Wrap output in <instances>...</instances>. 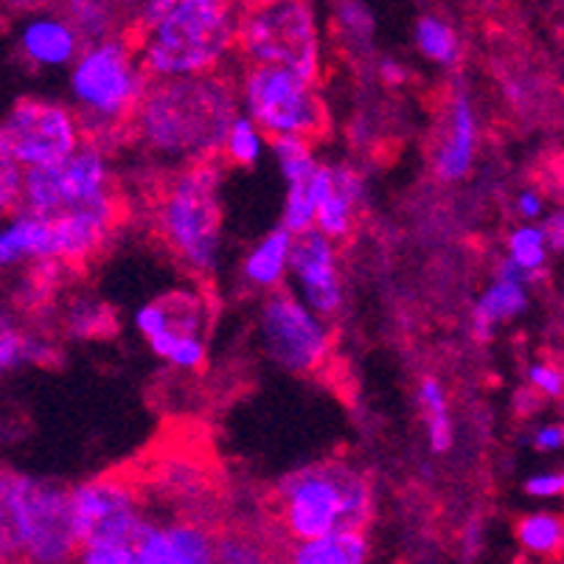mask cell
I'll list each match as a JSON object with an SVG mask.
<instances>
[{
	"label": "cell",
	"instance_id": "obj_29",
	"mask_svg": "<svg viewBox=\"0 0 564 564\" xmlns=\"http://www.w3.org/2000/svg\"><path fill=\"white\" fill-rule=\"evenodd\" d=\"M214 564H286L275 542L248 531L217 533V558Z\"/></svg>",
	"mask_w": 564,
	"mask_h": 564
},
{
	"label": "cell",
	"instance_id": "obj_4",
	"mask_svg": "<svg viewBox=\"0 0 564 564\" xmlns=\"http://www.w3.org/2000/svg\"><path fill=\"white\" fill-rule=\"evenodd\" d=\"M273 511L286 545L340 531H366L373 517L371 478L346 460L304 466L281 480Z\"/></svg>",
	"mask_w": 564,
	"mask_h": 564
},
{
	"label": "cell",
	"instance_id": "obj_25",
	"mask_svg": "<svg viewBox=\"0 0 564 564\" xmlns=\"http://www.w3.org/2000/svg\"><path fill=\"white\" fill-rule=\"evenodd\" d=\"M415 402H419V413H422L424 419V433H427L430 449H433L435 455L449 453L455 444V427L444 382H441L438 377H430V373L419 379Z\"/></svg>",
	"mask_w": 564,
	"mask_h": 564
},
{
	"label": "cell",
	"instance_id": "obj_30",
	"mask_svg": "<svg viewBox=\"0 0 564 564\" xmlns=\"http://www.w3.org/2000/svg\"><path fill=\"white\" fill-rule=\"evenodd\" d=\"M517 542L522 551L533 556H558L564 542L562 517L547 509L528 511L517 522Z\"/></svg>",
	"mask_w": 564,
	"mask_h": 564
},
{
	"label": "cell",
	"instance_id": "obj_36",
	"mask_svg": "<svg viewBox=\"0 0 564 564\" xmlns=\"http://www.w3.org/2000/svg\"><path fill=\"white\" fill-rule=\"evenodd\" d=\"M135 536H132V540H135ZM132 540L96 542V545L79 547L74 564H132Z\"/></svg>",
	"mask_w": 564,
	"mask_h": 564
},
{
	"label": "cell",
	"instance_id": "obj_3",
	"mask_svg": "<svg viewBox=\"0 0 564 564\" xmlns=\"http://www.w3.org/2000/svg\"><path fill=\"white\" fill-rule=\"evenodd\" d=\"M239 7L228 0H147L132 14V48L150 82L223 74L236 54Z\"/></svg>",
	"mask_w": 564,
	"mask_h": 564
},
{
	"label": "cell",
	"instance_id": "obj_19",
	"mask_svg": "<svg viewBox=\"0 0 564 564\" xmlns=\"http://www.w3.org/2000/svg\"><path fill=\"white\" fill-rule=\"evenodd\" d=\"M45 264H56V242L51 225L23 208L0 219V273H12L20 267L34 270Z\"/></svg>",
	"mask_w": 564,
	"mask_h": 564
},
{
	"label": "cell",
	"instance_id": "obj_11",
	"mask_svg": "<svg viewBox=\"0 0 564 564\" xmlns=\"http://www.w3.org/2000/svg\"><path fill=\"white\" fill-rule=\"evenodd\" d=\"M135 332L174 371H199L208 360V306L194 292H169L135 310Z\"/></svg>",
	"mask_w": 564,
	"mask_h": 564
},
{
	"label": "cell",
	"instance_id": "obj_22",
	"mask_svg": "<svg viewBox=\"0 0 564 564\" xmlns=\"http://www.w3.org/2000/svg\"><path fill=\"white\" fill-rule=\"evenodd\" d=\"M286 564H368L371 540L366 531H340L317 540L292 542L284 551Z\"/></svg>",
	"mask_w": 564,
	"mask_h": 564
},
{
	"label": "cell",
	"instance_id": "obj_20",
	"mask_svg": "<svg viewBox=\"0 0 564 564\" xmlns=\"http://www.w3.org/2000/svg\"><path fill=\"white\" fill-rule=\"evenodd\" d=\"M528 281L520 273H514L506 261H500L495 270V279L489 281L484 292L475 301L471 310V329L478 337H491L500 326L517 321L531 306V292Z\"/></svg>",
	"mask_w": 564,
	"mask_h": 564
},
{
	"label": "cell",
	"instance_id": "obj_5",
	"mask_svg": "<svg viewBox=\"0 0 564 564\" xmlns=\"http://www.w3.org/2000/svg\"><path fill=\"white\" fill-rule=\"evenodd\" d=\"M155 230L194 279H212L223 261V166L169 172L155 197Z\"/></svg>",
	"mask_w": 564,
	"mask_h": 564
},
{
	"label": "cell",
	"instance_id": "obj_16",
	"mask_svg": "<svg viewBox=\"0 0 564 564\" xmlns=\"http://www.w3.org/2000/svg\"><path fill=\"white\" fill-rule=\"evenodd\" d=\"M217 531L192 514L155 517L132 540V564H214Z\"/></svg>",
	"mask_w": 564,
	"mask_h": 564
},
{
	"label": "cell",
	"instance_id": "obj_26",
	"mask_svg": "<svg viewBox=\"0 0 564 564\" xmlns=\"http://www.w3.org/2000/svg\"><path fill=\"white\" fill-rule=\"evenodd\" d=\"M506 264L520 273L528 284H536V281L545 275L547 261H551V248L545 242V234H542L540 225H517L506 236Z\"/></svg>",
	"mask_w": 564,
	"mask_h": 564
},
{
	"label": "cell",
	"instance_id": "obj_33",
	"mask_svg": "<svg viewBox=\"0 0 564 564\" xmlns=\"http://www.w3.org/2000/svg\"><path fill=\"white\" fill-rule=\"evenodd\" d=\"M112 321L110 310L96 301H79L68 310V332L76 337H101L110 335Z\"/></svg>",
	"mask_w": 564,
	"mask_h": 564
},
{
	"label": "cell",
	"instance_id": "obj_1",
	"mask_svg": "<svg viewBox=\"0 0 564 564\" xmlns=\"http://www.w3.org/2000/svg\"><path fill=\"white\" fill-rule=\"evenodd\" d=\"M54 230L56 264L82 267L101 253L121 219L116 169L107 147L85 141L63 163L23 172L20 205Z\"/></svg>",
	"mask_w": 564,
	"mask_h": 564
},
{
	"label": "cell",
	"instance_id": "obj_34",
	"mask_svg": "<svg viewBox=\"0 0 564 564\" xmlns=\"http://www.w3.org/2000/svg\"><path fill=\"white\" fill-rule=\"evenodd\" d=\"M20 186H23V169L14 163L12 152L0 138V219L18 212L20 205Z\"/></svg>",
	"mask_w": 564,
	"mask_h": 564
},
{
	"label": "cell",
	"instance_id": "obj_37",
	"mask_svg": "<svg viewBox=\"0 0 564 564\" xmlns=\"http://www.w3.org/2000/svg\"><path fill=\"white\" fill-rule=\"evenodd\" d=\"M522 489H525V495L533 497V500H556L564 491V475L558 469L533 471V475L525 478Z\"/></svg>",
	"mask_w": 564,
	"mask_h": 564
},
{
	"label": "cell",
	"instance_id": "obj_28",
	"mask_svg": "<svg viewBox=\"0 0 564 564\" xmlns=\"http://www.w3.org/2000/svg\"><path fill=\"white\" fill-rule=\"evenodd\" d=\"M63 14L68 18V23L74 25L85 45L121 37V9L110 7V3L79 0V3H68Z\"/></svg>",
	"mask_w": 564,
	"mask_h": 564
},
{
	"label": "cell",
	"instance_id": "obj_39",
	"mask_svg": "<svg viewBox=\"0 0 564 564\" xmlns=\"http://www.w3.org/2000/svg\"><path fill=\"white\" fill-rule=\"evenodd\" d=\"M0 558L7 564H18L9 531V471L0 469Z\"/></svg>",
	"mask_w": 564,
	"mask_h": 564
},
{
	"label": "cell",
	"instance_id": "obj_24",
	"mask_svg": "<svg viewBox=\"0 0 564 564\" xmlns=\"http://www.w3.org/2000/svg\"><path fill=\"white\" fill-rule=\"evenodd\" d=\"M415 51L438 65V68H455L464 59V37L449 18L438 12H424L413 23Z\"/></svg>",
	"mask_w": 564,
	"mask_h": 564
},
{
	"label": "cell",
	"instance_id": "obj_32",
	"mask_svg": "<svg viewBox=\"0 0 564 564\" xmlns=\"http://www.w3.org/2000/svg\"><path fill=\"white\" fill-rule=\"evenodd\" d=\"M267 152H273L275 166H279L286 186L310 183L321 166L315 155V143L299 141V138H275V141H270Z\"/></svg>",
	"mask_w": 564,
	"mask_h": 564
},
{
	"label": "cell",
	"instance_id": "obj_38",
	"mask_svg": "<svg viewBox=\"0 0 564 564\" xmlns=\"http://www.w3.org/2000/svg\"><path fill=\"white\" fill-rule=\"evenodd\" d=\"M514 208H517V217L522 219V225H540L542 219L547 217V197L545 192L540 188H522L514 199Z\"/></svg>",
	"mask_w": 564,
	"mask_h": 564
},
{
	"label": "cell",
	"instance_id": "obj_12",
	"mask_svg": "<svg viewBox=\"0 0 564 564\" xmlns=\"http://www.w3.org/2000/svg\"><path fill=\"white\" fill-rule=\"evenodd\" d=\"M0 138L23 172L56 166L85 143V132L70 105L40 96L14 101L0 121Z\"/></svg>",
	"mask_w": 564,
	"mask_h": 564
},
{
	"label": "cell",
	"instance_id": "obj_10",
	"mask_svg": "<svg viewBox=\"0 0 564 564\" xmlns=\"http://www.w3.org/2000/svg\"><path fill=\"white\" fill-rule=\"evenodd\" d=\"M256 326L267 360L292 377L321 373L335 354L332 323L306 310L290 290L264 295Z\"/></svg>",
	"mask_w": 564,
	"mask_h": 564
},
{
	"label": "cell",
	"instance_id": "obj_7",
	"mask_svg": "<svg viewBox=\"0 0 564 564\" xmlns=\"http://www.w3.org/2000/svg\"><path fill=\"white\" fill-rule=\"evenodd\" d=\"M236 54L245 65L284 68L321 82L326 32L317 9L304 0H261L239 7Z\"/></svg>",
	"mask_w": 564,
	"mask_h": 564
},
{
	"label": "cell",
	"instance_id": "obj_41",
	"mask_svg": "<svg viewBox=\"0 0 564 564\" xmlns=\"http://www.w3.org/2000/svg\"><path fill=\"white\" fill-rule=\"evenodd\" d=\"M540 228H542V234H545V242H547V248H551V253H558V250H562V245H564V217H562V212L547 214V217L540 223Z\"/></svg>",
	"mask_w": 564,
	"mask_h": 564
},
{
	"label": "cell",
	"instance_id": "obj_40",
	"mask_svg": "<svg viewBox=\"0 0 564 564\" xmlns=\"http://www.w3.org/2000/svg\"><path fill=\"white\" fill-rule=\"evenodd\" d=\"M531 444H533V449H536V453H545V455L558 453V449H562V444H564V427L558 422L540 424V427L533 430Z\"/></svg>",
	"mask_w": 564,
	"mask_h": 564
},
{
	"label": "cell",
	"instance_id": "obj_8",
	"mask_svg": "<svg viewBox=\"0 0 564 564\" xmlns=\"http://www.w3.org/2000/svg\"><path fill=\"white\" fill-rule=\"evenodd\" d=\"M9 531L18 564H74L79 542L70 520V489L9 475Z\"/></svg>",
	"mask_w": 564,
	"mask_h": 564
},
{
	"label": "cell",
	"instance_id": "obj_23",
	"mask_svg": "<svg viewBox=\"0 0 564 564\" xmlns=\"http://www.w3.org/2000/svg\"><path fill=\"white\" fill-rule=\"evenodd\" d=\"M51 354L45 337L32 335L18 310L0 301V379L32 362H43Z\"/></svg>",
	"mask_w": 564,
	"mask_h": 564
},
{
	"label": "cell",
	"instance_id": "obj_42",
	"mask_svg": "<svg viewBox=\"0 0 564 564\" xmlns=\"http://www.w3.org/2000/svg\"><path fill=\"white\" fill-rule=\"evenodd\" d=\"M377 74H379V79L384 82V85H391V87L404 85V82L410 79V70L404 68L399 59H382V63L377 65Z\"/></svg>",
	"mask_w": 564,
	"mask_h": 564
},
{
	"label": "cell",
	"instance_id": "obj_2",
	"mask_svg": "<svg viewBox=\"0 0 564 564\" xmlns=\"http://www.w3.org/2000/svg\"><path fill=\"white\" fill-rule=\"evenodd\" d=\"M239 116V90L228 74L150 82L127 135L169 172L217 163L225 132Z\"/></svg>",
	"mask_w": 564,
	"mask_h": 564
},
{
	"label": "cell",
	"instance_id": "obj_18",
	"mask_svg": "<svg viewBox=\"0 0 564 564\" xmlns=\"http://www.w3.org/2000/svg\"><path fill=\"white\" fill-rule=\"evenodd\" d=\"M18 48L32 68H70L85 43L63 12L34 14L18 32Z\"/></svg>",
	"mask_w": 564,
	"mask_h": 564
},
{
	"label": "cell",
	"instance_id": "obj_27",
	"mask_svg": "<svg viewBox=\"0 0 564 564\" xmlns=\"http://www.w3.org/2000/svg\"><path fill=\"white\" fill-rule=\"evenodd\" d=\"M332 25H335L337 43H340L348 54L371 56L377 20H373V12L366 3H357V0L337 3L335 14H332Z\"/></svg>",
	"mask_w": 564,
	"mask_h": 564
},
{
	"label": "cell",
	"instance_id": "obj_13",
	"mask_svg": "<svg viewBox=\"0 0 564 564\" xmlns=\"http://www.w3.org/2000/svg\"><path fill=\"white\" fill-rule=\"evenodd\" d=\"M150 514L147 497L124 475H101L70 489V520L79 547L132 540Z\"/></svg>",
	"mask_w": 564,
	"mask_h": 564
},
{
	"label": "cell",
	"instance_id": "obj_6",
	"mask_svg": "<svg viewBox=\"0 0 564 564\" xmlns=\"http://www.w3.org/2000/svg\"><path fill=\"white\" fill-rule=\"evenodd\" d=\"M70 110L79 118L85 141L105 147L107 138L127 132L141 105L150 76L143 74L130 37L85 45L70 65Z\"/></svg>",
	"mask_w": 564,
	"mask_h": 564
},
{
	"label": "cell",
	"instance_id": "obj_15",
	"mask_svg": "<svg viewBox=\"0 0 564 564\" xmlns=\"http://www.w3.org/2000/svg\"><path fill=\"white\" fill-rule=\"evenodd\" d=\"M480 152V112L464 85H455L444 99L430 143V166L441 183L469 177Z\"/></svg>",
	"mask_w": 564,
	"mask_h": 564
},
{
	"label": "cell",
	"instance_id": "obj_9",
	"mask_svg": "<svg viewBox=\"0 0 564 564\" xmlns=\"http://www.w3.org/2000/svg\"><path fill=\"white\" fill-rule=\"evenodd\" d=\"M236 90L239 112L264 132L267 141L299 138L315 143L329 130V110L317 82L292 70L245 65L242 82L236 85Z\"/></svg>",
	"mask_w": 564,
	"mask_h": 564
},
{
	"label": "cell",
	"instance_id": "obj_35",
	"mask_svg": "<svg viewBox=\"0 0 564 564\" xmlns=\"http://www.w3.org/2000/svg\"><path fill=\"white\" fill-rule=\"evenodd\" d=\"M525 382L531 388V397H542V399H562L564 393V373L556 362L547 360H536L528 366L525 371Z\"/></svg>",
	"mask_w": 564,
	"mask_h": 564
},
{
	"label": "cell",
	"instance_id": "obj_31",
	"mask_svg": "<svg viewBox=\"0 0 564 564\" xmlns=\"http://www.w3.org/2000/svg\"><path fill=\"white\" fill-rule=\"evenodd\" d=\"M267 141L264 132L250 121L248 116H239L230 121L228 132H225V141H223V150H219V161H225L228 166H239V169H253L256 163L264 158Z\"/></svg>",
	"mask_w": 564,
	"mask_h": 564
},
{
	"label": "cell",
	"instance_id": "obj_17",
	"mask_svg": "<svg viewBox=\"0 0 564 564\" xmlns=\"http://www.w3.org/2000/svg\"><path fill=\"white\" fill-rule=\"evenodd\" d=\"M368 197L366 174L351 163H323L312 177V199H315V223L312 230L340 245L357 228L362 205Z\"/></svg>",
	"mask_w": 564,
	"mask_h": 564
},
{
	"label": "cell",
	"instance_id": "obj_21",
	"mask_svg": "<svg viewBox=\"0 0 564 564\" xmlns=\"http://www.w3.org/2000/svg\"><path fill=\"white\" fill-rule=\"evenodd\" d=\"M290 248L292 234L284 228L267 230L259 242L245 253L242 259V281L250 290L270 295V292L284 290L286 275H290Z\"/></svg>",
	"mask_w": 564,
	"mask_h": 564
},
{
	"label": "cell",
	"instance_id": "obj_14",
	"mask_svg": "<svg viewBox=\"0 0 564 564\" xmlns=\"http://www.w3.org/2000/svg\"><path fill=\"white\" fill-rule=\"evenodd\" d=\"M286 281H292V295L323 321L332 323L343 312L346 286H343L340 253L337 245L317 230L292 236Z\"/></svg>",
	"mask_w": 564,
	"mask_h": 564
}]
</instances>
